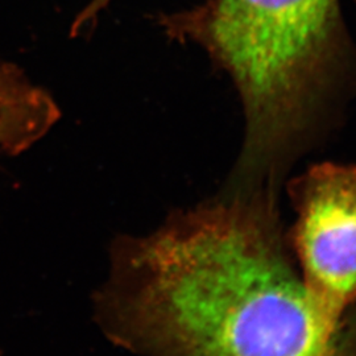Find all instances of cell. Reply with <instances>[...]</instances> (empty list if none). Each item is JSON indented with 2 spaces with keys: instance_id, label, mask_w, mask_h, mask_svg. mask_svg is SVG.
Masks as SVG:
<instances>
[{
  "instance_id": "cell-1",
  "label": "cell",
  "mask_w": 356,
  "mask_h": 356,
  "mask_svg": "<svg viewBox=\"0 0 356 356\" xmlns=\"http://www.w3.org/2000/svg\"><path fill=\"white\" fill-rule=\"evenodd\" d=\"M95 316L148 356H356V337L322 312L281 241L272 191L229 197L113 244Z\"/></svg>"
},
{
  "instance_id": "cell-2",
  "label": "cell",
  "mask_w": 356,
  "mask_h": 356,
  "mask_svg": "<svg viewBox=\"0 0 356 356\" xmlns=\"http://www.w3.org/2000/svg\"><path fill=\"white\" fill-rule=\"evenodd\" d=\"M232 81L244 114L234 179L269 189L318 143L356 89V51L341 0H204L157 17Z\"/></svg>"
},
{
  "instance_id": "cell-3",
  "label": "cell",
  "mask_w": 356,
  "mask_h": 356,
  "mask_svg": "<svg viewBox=\"0 0 356 356\" xmlns=\"http://www.w3.org/2000/svg\"><path fill=\"white\" fill-rule=\"evenodd\" d=\"M289 191L301 277L327 318L343 325L356 300V165L312 166Z\"/></svg>"
},
{
  "instance_id": "cell-4",
  "label": "cell",
  "mask_w": 356,
  "mask_h": 356,
  "mask_svg": "<svg viewBox=\"0 0 356 356\" xmlns=\"http://www.w3.org/2000/svg\"><path fill=\"white\" fill-rule=\"evenodd\" d=\"M56 98L19 65L0 60V157L31 149L57 126Z\"/></svg>"
},
{
  "instance_id": "cell-5",
  "label": "cell",
  "mask_w": 356,
  "mask_h": 356,
  "mask_svg": "<svg viewBox=\"0 0 356 356\" xmlns=\"http://www.w3.org/2000/svg\"><path fill=\"white\" fill-rule=\"evenodd\" d=\"M113 0H89L85 4V11L91 16H98L111 4Z\"/></svg>"
},
{
  "instance_id": "cell-6",
  "label": "cell",
  "mask_w": 356,
  "mask_h": 356,
  "mask_svg": "<svg viewBox=\"0 0 356 356\" xmlns=\"http://www.w3.org/2000/svg\"><path fill=\"white\" fill-rule=\"evenodd\" d=\"M353 1H354V4L356 6V0H353Z\"/></svg>"
}]
</instances>
